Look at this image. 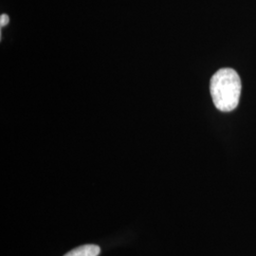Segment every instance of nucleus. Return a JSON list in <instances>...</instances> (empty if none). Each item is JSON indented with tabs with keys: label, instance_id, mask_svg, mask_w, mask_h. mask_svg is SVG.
<instances>
[{
	"label": "nucleus",
	"instance_id": "f257e3e1",
	"mask_svg": "<svg viewBox=\"0 0 256 256\" xmlns=\"http://www.w3.org/2000/svg\"><path fill=\"white\" fill-rule=\"evenodd\" d=\"M241 80L232 68H221L210 79V92L214 106L222 112L238 108L241 94Z\"/></svg>",
	"mask_w": 256,
	"mask_h": 256
},
{
	"label": "nucleus",
	"instance_id": "f03ea898",
	"mask_svg": "<svg viewBox=\"0 0 256 256\" xmlns=\"http://www.w3.org/2000/svg\"><path fill=\"white\" fill-rule=\"evenodd\" d=\"M101 252V248L98 245L88 244L75 248L72 250L68 252L64 256H98Z\"/></svg>",
	"mask_w": 256,
	"mask_h": 256
},
{
	"label": "nucleus",
	"instance_id": "7ed1b4c3",
	"mask_svg": "<svg viewBox=\"0 0 256 256\" xmlns=\"http://www.w3.org/2000/svg\"><path fill=\"white\" fill-rule=\"evenodd\" d=\"M9 16H8L6 14H1V16H0V27L3 28L5 27V26H7V25L9 24Z\"/></svg>",
	"mask_w": 256,
	"mask_h": 256
}]
</instances>
